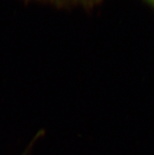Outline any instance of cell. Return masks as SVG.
<instances>
[{
  "label": "cell",
  "instance_id": "obj_2",
  "mask_svg": "<svg viewBox=\"0 0 154 155\" xmlns=\"http://www.w3.org/2000/svg\"><path fill=\"white\" fill-rule=\"evenodd\" d=\"M144 1H146L147 3H149V5H151V6L154 8V0H144Z\"/></svg>",
  "mask_w": 154,
  "mask_h": 155
},
{
  "label": "cell",
  "instance_id": "obj_1",
  "mask_svg": "<svg viewBox=\"0 0 154 155\" xmlns=\"http://www.w3.org/2000/svg\"><path fill=\"white\" fill-rule=\"evenodd\" d=\"M41 2L55 4H80V5H90L95 3L98 0H37Z\"/></svg>",
  "mask_w": 154,
  "mask_h": 155
}]
</instances>
